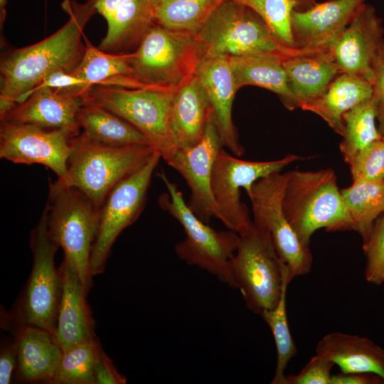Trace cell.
<instances>
[{
    "mask_svg": "<svg viewBox=\"0 0 384 384\" xmlns=\"http://www.w3.org/2000/svg\"><path fill=\"white\" fill-rule=\"evenodd\" d=\"M68 21L44 40L4 54L1 60L0 118L24 101L50 73L73 71L82 59L86 46L83 29L95 9L88 3L63 0Z\"/></svg>",
    "mask_w": 384,
    "mask_h": 384,
    "instance_id": "6da1fadb",
    "label": "cell"
},
{
    "mask_svg": "<svg viewBox=\"0 0 384 384\" xmlns=\"http://www.w3.org/2000/svg\"><path fill=\"white\" fill-rule=\"evenodd\" d=\"M282 209L300 242L309 246L310 238L321 228L351 230V221L331 169L291 171L282 198Z\"/></svg>",
    "mask_w": 384,
    "mask_h": 384,
    "instance_id": "7a4b0ae2",
    "label": "cell"
},
{
    "mask_svg": "<svg viewBox=\"0 0 384 384\" xmlns=\"http://www.w3.org/2000/svg\"><path fill=\"white\" fill-rule=\"evenodd\" d=\"M156 151L151 145H104L81 133L73 140L66 174L55 183L79 189L100 208L110 191L144 165Z\"/></svg>",
    "mask_w": 384,
    "mask_h": 384,
    "instance_id": "3957f363",
    "label": "cell"
},
{
    "mask_svg": "<svg viewBox=\"0 0 384 384\" xmlns=\"http://www.w3.org/2000/svg\"><path fill=\"white\" fill-rule=\"evenodd\" d=\"M52 240L64 252V260L85 290L92 286L90 257L99 227L100 207L81 191L50 181L45 207Z\"/></svg>",
    "mask_w": 384,
    "mask_h": 384,
    "instance_id": "277c9868",
    "label": "cell"
},
{
    "mask_svg": "<svg viewBox=\"0 0 384 384\" xmlns=\"http://www.w3.org/2000/svg\"><path fill=\"white\" fill-rule=\"evenodd\" d=\"M58 245L50 238L44 208L31 233L33 265L21 297L4 319V326L11 331L22 326L42 329L55 337L62 294V277L55 265Z\"/></svg>",
    "mask_w": 384,
    "mask_h": 384,
    "instance_id": "5b68a950",
    "label": "cell"
},
{
    "mask_svg": "<svg viewBox=\"0 0 384 384\" xmlns=\"http://www.w3.org/2000/svg\"><path fill=\"white\" fill-rule=\"evenodd\" d=\"M196 36L204 54L210 55H272L285 59L310 52L279 43L259 14L235 0H223Z\"/></svg>",
    "mask_w": 384,
    "mask_h": 384,
    "instance_id": "8992f818",
    "label": "cell"
},
{
    "mask_svg": "<svg viewBox=\"0 0 384 384\" xmlns=\"http://www.w3.org/2000/svg\"><path fill=\"white\" fill-rule=\"evenodd\" d=\"M238 247L231 261L234 288H238L248 309L261 315L274 308L289 274L270 234L252 220L238 233Z\"/></svg>",
    "mask_w": 384,
    "mask_h": 384,
    "instance_id": "52a82bcc",
    "label": "cell"
},
{
    "mask_svg": "<svg viewBox=\"0 0 384 384\" xmlns=\"http://www.w3.org/2000/svg\"><path fill=\"white\" fill-rule=\"evenodd\" d=\"M158 175L167 190L159 196V204L181 225L186 234L174 247L177 257L234 288L230 265L238 244V233L230 229L218 231L203 222L189 208L181 191L165 172L161 170Z\"/></svg>",
    "mask_w": 384,
    "mask_h": 384,
    "instance_id": "ba28073f",
    "label": "cell"
},
{
    "mask_svg": "<svg viewBox=\"0 0 384 384\" xmlns=\"http://www.w3.org/2000/svg\"><path fill=\"white\" fill-rule=\"evenodd\" d=\"M129 55L132 76L138 82L177 90L194 75L204 52L196 35L154 23Z\"/></svg>",
    "mask_w": 384,
    "mask_h": 384,
    "instance_id": "9c48e42d",
    "label": "cell"
},
{
    "mask_svg": "<svg viewBox=\"0 0 384 384\" xmlns=\"http://www.w3.org/2000/svg\"><path fill=\"white\" fill-rule=\"evenodd\" d=\"M176 90L92 85L85 92L84 103L99 105L128 122L148 138L166 161L176 149L170 127Z\"/></svg>",
    "mask_w": 384,
    "mask_h": 384,
    "instance_id": "30bf717a",
    "label": "cell"
},
{
    "mask_svg": "<svg viewBox=\"0 0 384 384\" xmlns=\"http://www.w3.org/2000/svg\"><path fill=\"white\" fill-rule=\"evenodd\" d=\"M160 158L156 150L144 165L120 180L100 206L98 231L90 257L92 277L103 272L115 240L143 210L152 174Z\"/></svg>",
    "mask_w": 384,
    "mask_h": 384,
    "instance_id": "8fae6325",
    "label": "cell"
},
{
    "mask_svg": "<svg viewBox=\"0 0 384 384\" xmlns=\"http://www.w3.org/2000/svg\"><path fill=\"white\" fill-rule=\"evenodd\" d=\"M287 178L288 172L262 178L252 184L247 196L253 223L270 234L292 280L311 271L313 256L309 246L300 242L283 212L282 198Z\"/></svg>",
    "mask_w": 384,
    "mask_h": 384,
    "instance_id": "7c38bea8",
    "label": "cell"
},
{
    "mask_svg": "<svg viewBox=\"0 0 384 384\" xmlns=\"http://www.w3.org/2000/svg\"><path fill=\"white\" fill-rule=\"evenodd\" d=\"M304 159L295 154L269 161H250L238 159L222 149L212 169L211 191L219 220L237 233L251 221L245 204L240 200V188L247 195L257 180L281 171L294 161Z\"/></svg>",
    "mask_w": 384,
    "mask_h": 384,
    "instance_id": "4fadbf2b",
    "label": "cell"
},
{
    "mask_svg": "<svg viewBox=\"0 0 384 384\" xmlns=\"http://www.w3.org/2000/svg\"><path fill=\"white\" fill-rule=\"evenodd\" d=\"M65 129L1 120L0 157L15 164H38L62 178L66 174L74 137Z\"/></svg>",
    "mask_w": 384,
    "mask_h": 384,
    "instance_id": "5bb4252c",
    "label": "cell"
},
{
    "mask_svg": "<svg viewBox=\"0 0 384 384\" xmlns=\"http://www.w3.org/2000/svg\"><path fill=\"white\" fill-rule=\"evenodd\" d=\"M220 134L211 117L201 140L195 146L176 148L165 161L185 179L191 191L189 208L203 222L219 220V213L211 191V174L215 159L223 149Z\"/></svg>",
    "mask_w": 384,
    "mask_h": 384,
    "instance_id": "9a60e30c",
    "label": "cell"
},
{
    "mask_svg": "<svg viewBox=\"0 0 384 384\" xmlns=\"http://www.w3.org/2000/svg\"><path fill=\"white\" fill-rule=\"evenodd\" d=\"M383 32L375 8L366 4L329 48L341 73L359 76L371 83Z\"/></svg>",
    "mask_w": 384,
    "mask_h": 384,
    "instance_id": "2e32d148",
    "label": "cell"
},
{
    "mask_svg": "<svg viewBox=\"0 0 384 384\" xmlns=\"http://www.w3.org/2000/svg\"><path fill=\"white\" fill-rule=\"evenodd\" d=\"M366 0H329L291 16L294 48L328 49L363 7Z\"/></svg>",
    "mask_w": 384,
    "mask_h": 384,
    "instance_id": "e0dca14e",
    "label": "cell"
},
{
    "mask_svg": "<svg viewBox=\"0 0 384 384\" xmlns=\"http://www.w3.org/2000/svg\"><path fill=\"white\" fill-rule=\"evenodd\" d=\"M161 0H87L107 21V30L98 48L111 53H126L137 48L155 23Z\"/></svg>",
    "mask_w": 384,
    "mask_h": 384,
    "instance_id": "ac0fdd59",
    "label": "cell"
},
{
    "mask_svg": "<svg viewBox=\"0 0 384 384\" xmlns=\"http://www.w3.org/2000/svg\"><path fill=\"white\" fill-rule=\"evenodd\" d=\"M194 75L204 87L211 107V118L223 139L224 146L233 154H245L233 122L232 108L238 91L228 57L204 54Z\"/></svg>",
    "mask_w": 384,
    "mask_h": 384,
    "instance_id": "d6986e66",
    "label": "cell"
},
{
    "mask_svg": "<svg viewBox=\"0 0 384 384\" xmlns=\"http://www.w3.org/2000/svg\"><path fill=\"white\" fill-rule=\"evenodd\" d=\"M84 102V94L38 86L24 101L16 103L1 121L29 123L50 129H65L79 134L77 116Z\"/></svg>",
    "mask_w": 384,
    "mask_h": 384,
    "instance_id": "ffe728a7",
    "label": "cell"
},
{
    "mask_svg": "<svg viewBox=\"0 0 384 384\" xmlns=\"http://www.w3.org/2000/svg\"><path fill=\"white\" fill-rule=\"evenodd\" d=\"M59 270L63 287L55 339L63 352L96 336L95 321L87 302L88 292L65 262L63 261Z\"/></svg>",
    "mask_w": 384,
    "mask_h": 384,
    "instance_id": "44dd1931",
    "label": "cell"
},
{
    "mask_svg": "<svg viewBox=\"0 0 384 384\" xmlns=\"http://www.w3.org/2000/svg\"><path fill=\"white\" fill-rule=\"evenodd\" d=\"M292 110L321 96L341 73L329 50L310 51L284 59Z\"/></svg>",
    "mask_w": 384,
    "mask_h": 384,
    "instance_id": "7402d4cb",
    "label": "cell"
},
{
    "mask_svg": "<svg viewBox=\"0 0 384 384\" xmlns=\"http://www.w3.org/2000/svg\"><path fill=\"white\" fill-rule=\"evenodd\" d=\"M12 331L16 336L18 377L26 382L50 383L63 353L55 337L31 326Z\"/></svg>",
    "mask_w": 384,
    "mask_h": 384,
    "instance_id": "603a6c76",
    "label": "cell"
},
{
    "mask_svg": "<svg viewBox=\"0 0 384 384\" xmlns=\"http://www.w3.org/2000/svg\"><path fill=\"white\" fill-rule=\"evenodd\" d=\"M211 114L207 93L194 75L177 89L174 97L170 127L176 147L197 144L203 136Z\"/></svg>",
    "mask_w": 384,
    "mask_h": 384,
    "instance_id": "cb8c5ba5",
    "label": "cell"
},
{
    "mask_svg": "<svg viewBox=\"0 0 384 384\" xmlns=\"http://www.w3.org/2000/svg\"><path fill=\"white\" fill-rule=\"evenodd\" d=\"M316 354L332 361L341 372L373 373L384 381V348L367 337L331 332L318 341Z\"/></svg>",
    "mask_w": 384,
    "mask_h": 384,
    "instance_id": "d4e9b609",
    "label": "cell"
},
{
    "mask_svg": "<svg viewBox=\"0 0 384 384\" xmlns=\"http://www.w3.org/2000/svg\"><path fill=\"white\" fill-rule=\"evenodd\" d=\"M372 95L370 82L359 76L340 73L321 96L301 109L319 115L335 132L342 136L343 114L370 100Z\"/></svg>",
    "mask_w": 384,
    "mask_h": 384,
    "instance_id": "484cf974",
    "label": "cell"
},
{
    "mask_svg": "<svg viewBox=\"0 0 384 384\" xmlns=\"http://www.w3.org/2000/svg\"><path fill=\"white\" fill-rule=\"evenodd\" d=\"M284 59L272 55L229 57L237 90L245 85L261 87L278 95L284 105L292 110V95L283 65Z\"/></svg>",
    "mask_w": 384,
    "mask_h": 384,
    "instance_id": "4316f807",
    "label": "cell"
},
{
    "mask_svg": "<svg viewBox=\"0 0 384 384\" xmlns=\"http://www.w3.org/2000/svg\"><path fill=\"white\" fill-rule=\"evenodd\" d=\"M77 121L82 134L90 140L111 146L151 145L148 138L133 125L103 107L84 103Z\"/></svg>",
    "mask_w": 384,
    "mask_h": 384,
    "instance_id": "83f0119b",
    "label": "cell"
},
{
    "mask_svg": "<svg viewBox=\"0 0 384 384\" xmlns=\"http://www.w3.org/2000/svg\"><path fill=\"white\" fill-rule=\"evenodd\" d=\"M129 55V53H107L87 43L82 59L70 73L85 81L90 86L149 87L133 78Z\"/></svg>",
    "mask_w": 384,
    "mask_h": 384,
    "instance_id": "f1b7e54d",
    "label": "cell"
},
{
    "mask_svg": "<svg viewBox=\"0 0 384 384\" xmlns=\"http://www.w3.org/2000/svg\"><path fill=\"white\" fill-rule=\"evenodd\" d=\"M351 230L364 238L375 220L384 213V180L353 182L341 190Z\"/></svg>",
    "mask_w": 384,
    "mask_h": 384,
    "instance_id": "f546056e",
    "label": "cell"
},
{
    "mask_svg": "<svg viewBox=\"0 0 384 384\" xmlns=\"http://www.w3.org/2000/svg\"><path fill=\"white\" fill-rule=\"evenodd\" d=\"M223 0H161L154 21L171 30L196 35Z\"/></svg>",
    "mask_w": 384,
    "mask_h": 384,
    "instance_id": "4dcf8cb0",
    "label": "cell"
},
{
    "mask_svg": "<svg viewBox=\"0 0 384 384\" xmlns=\"http://www.w3.org/2000/svg\"><path fill=\"white\" fill-rule=\"evenodd\" d=\"M342 119L343 132L339 149L344 161L349 165L362 149L383 137L375 125L372 99L345 112Z\"/></svg>",
    "mask_w": 384,
    "mask_h": 384,
    "instance_id": "1f68e13d",
    "label": "cell"
},
{
    "mask_svg": "<svg viewBox=\"0 0 384 384\" xmlns=\"http://www.w3.org/2000/svg\"><path fill=\"white\" fill-rule=\"evenodd\" d=\"M254 10L265 21L277 41L294 48L291 31V16L294 11L306 10L315 0H235Z\"/></svg>",
    "mask_w": 384,
    "mask_h": 384,
    "instance_id": "d6a6232c",
    "label": "cell"
},
{
    "mask_svg": "<svg viewBox=\"0 0 384 384\" xmlns=\"http://www.w3.org/2000/svg\"><path fill=\"white\" fill-rule=\"evenodd\" d=\"M96 337L63 351L52 384H95L94 365L100 348Z\"/></svg>",
    "mask_w": 384,
    "mask_h": 384,
    "instance_id": "836d02e7",
    "label": "cell"
},
{
    "mask_svg": "<svg viewBox=\"0 0 384 384\" xmlns=\"http://www.w3.org/2000/svg\"><path fill=\"white\" fill-rule=\"evenodd\" d=\"M290 282V276L287 274L277 305L272 309L264 311L260 315L270 328L277 350V365L272 384L284 383L287 366L297 353L290 333L287 315L286 294Z\"/></svg>",
    "mask_w": 384,
    "mask_h": 384,
    "instance_id": "e575fe53",
    "label": "cell"
},
{
    "mask_svg": "<svg viewBox=\"0 0 384 384\" xmlns=\"http://www.w3.org/2000/svg\"><path fill=\"white\" fill-rule=\"evenodd\" d=\"M363 250L366 257L365 279L371 284L381 285L384 283V213L363 238Z\"/></svg>",
    "mask_w": 384,
    "mask_h": 384,
    "instance_id": "d590c367",
    "label": "cell"
},
{
    "mask_svg": "<svg viewBox=\"0 0 384 384\" xmlns=\"http://www.w3.org/2000/svg\"><path fill=\"white\" fill-rule=\"evenodd\" d=\"M353 182L384 180V140L374 141L349 164Z\"/></svg>",
    "mask_w": 384,
    "mask_h": 384,
    "instance_id": "8d00e7d4",
    "label": "cell"
},
{
    "mask_svg": "<svg viewBox=\"0 0 384 384\" xmlns=\"http://www.w3.org/2000/svg\"><path fill=\"white\" fill-rule=\"evenodd\" d=\"M334 363L316 354L297 375L284 377L283 384H331V370Z\"/></svg>",
    "mask_w": 384,
    "mask_h": 384,
    "instance_id": "74e56055",
    "label": "cell"
},
{
    "mask_svg": "<svg viewBox=\"0 0 384 384\" xmlns=\"http://www.w3.org/2000/svg\"><path fill=\"white\" fill-rule=\"evenodd\" d=\"M373 71L371 99L378 122V130L383 137L384 135V41L381 43L378 48L373 62Z\"/></svg>",
    "mask_w": 384,
    "mask_h": 384,
    "instance_id": "f35d334b",
    "label": "cell"
},
{
    "mask_svg": "<svg viewBox=\"0 0 384 384\" xmlns=\"http://www.w3.org/2000/svg\"><path fill=\"white\" fill-rule=\"evenodd\" d=\"M94 378L95 384H124L126 378L120 374L112 361L105 353L100 347L94 365Z\"/></svg>",
    "mask_w": 384,
    "mask_h": 384,
    "instance_id": "ab89813d",
    "label": "cell"
},
{
    "mask_svg": "<svg viewBox=\"0 0 384 384\" xmlns=\"http://www.w3.org/2000/svg\"><path fill=\"white\" fill-rule=\"evenodd\" d=\"M17 368V352L15 341L5 343L0 353V383L9 384Z\"/></svg>",
    "mask_w": 384,
    "mask_h": 384,
    "instance_id": "60d3db41",
    "label": "cell"
},
{
    "mask_svg": "<svg viewBox=\"0 0 384 384\" xmlns=\"http://www.w3.org/2000/svg\"><path fill=\"white\" fill-rule=\"evenodd\" d=\"M331 384H384L378 375L369 372H341L331 375Z\"/></svg>",
    "mask_w": 384,
    "mask_h": 384,
    "instance_id": "b9f144b4",
    "label": "cell"
},
{
    "mask_svg": "<svg viewBox=\"0 0 384 384\" xmlns=\"http://www.w3.org/2000/svg\"><path fill=\"white\" fill-rule=\"evenodd\" d=\"M8 0H0V21L1 26L4 21L6 16V6Z\"/></svg>",
    "mask_w": 384,
    "mask_h": 384,
    "instance_id": "7bdbcfd3",
    "label": "cell"
},
{
    "mask_svg": "<svg viewBox=\"0 0 384 384\" xmlns=\"http://www.w3.org/2000/svg\"><path fill=\"white\" fill-rule=\"evenodd\" d=\"M383 139L384 140V135L383 136Z\"/></svg>",
    "mask_w": 384,
    "mask_h": 384,
    "instance_id": "ee69618b",
    "label": "cell"
}]
</instances>
